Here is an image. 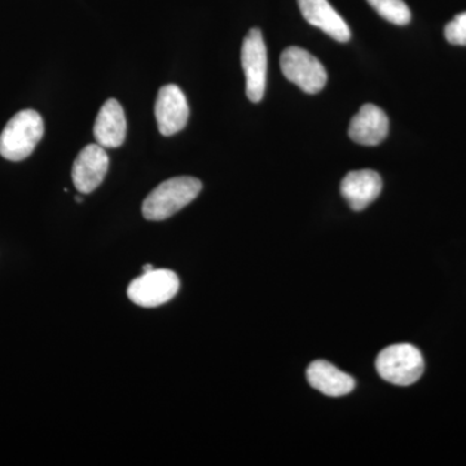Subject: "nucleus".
Instances as JSON below:
<instances>
[{"instance_id":"1","label":"nucleus","mask_w":466,"mask_h":466,"mask_svg":"<svg viewBox=\"0 0 466 466\" xmlns=\"http://www.w3.org/2000/svg\"><path fill=\"white\" fill-rule=\"evenodd\" d=\"M201 189L202 183L196 177H171L147 196L142 207L143 217L152 222L167 219L191 204Z\"/></svg>"},{"instance_id":"2","label":"nucleus","mask_w":466,"mask_h":466,"mask_svg":"<svg viewBox=\"0 0 466 466\" xmlns=\"http://www.w3.org/2000/svg\"><path fill=\"white\" fill-rule=\"evenodd\" d=\"M45 125L35 110L25 109L9 119L0 134V155L8 161H23L41 142Z\"/></svg>"},{"instance_id":"3","label":"nucleus","mask_w":466,"mask_h":466,"mask_svg":"<svg viewBox=\"0 0 466 466\" xmlns=\"http://www.w3.org/2000/svg\"><path fill=\"white\" fill-rule=\"evenodd\" d=\"M376 370L385 381L398 386L413 385L424 375V357L415 346L398 343L380 352Z\"/></svg>"},{"instance_id":"4","label":"nucleus","mask_w":466,"mask_h":466,"mask_svg":"<svg viewBox=\"0 0 466 466\" xmlns=\"http://www.w3.org/2000/svg\"><path fill=\"white\" fill-rule=\"evenodd\" d=\"M280 66L285 78L299 86L306 94H318L327 84L328 76L323 64L303 48H287L281 54Z\"/></svg>"},{"instance_id":"5","label":"nucleus","mask_w":466,"mask_h":466,"mask_svg":"<svg viewBox=\"0 0 466 466\" xmlns=\"http://www.w3.org/2000/svg\"><path fill=\"white\" fill-rule=\"evenodd\" d=\"M180 281L170 269H152L144 272L128 285L127 296L135 305L157 308L174 299L179 291Z\"/></svg>"},{"instance_id":"6","label":"nucleus","mask_w":466,"mask_h":466,"mask_svg":"<svg viewBox=\"0 0 466 466\" xmlns=\"http://www.w3.org/2000/svg\"><path fill=\"white\" fill-rule=\"evenodd\" d=\"M241 64L247 79V96L259 103L265 96L267 84V48L262 32L251 29L242 43Z\"/></svg>"},{"instance_id":"7","label":"nucleus","mask_w":466,"mask_h":466,"mask_svg":"<svg viewBox=\"0 0 466 466\" xmlns=\"http://www.w3.org/2000/svg\"><path fill=\"white\" fill-rule=\"evenodd\" d=\"M155 116L159 133L164 137H171L186 127L189 106L179 86L167 85L161 87L155 104Z\"/></svg>"},{"instance_id":"8","label":"nucleus","mask_w":466,"mask_h":466,"mask_svg":"<svg viewBox=\"0 0 466 466\" xmlns=\"http://www.w3.org/2000/svg\"><path fill=\"white\" fill-rule=\"evenodd\" d=\"M109 157L99 144H88L76 156L72 168V179L79 193L94 192L108 173Z\"/></svg>"},{"instance_id":"9","label":"nucleus","mask_w":466,"mask_h":466,"mask_svg":"<svg viewBox=\"0 0 466 466\" xmlns=\"http://www.w3.org/2000/svg\"><path fill=\"white\" fill-rule=\"evenodd\" d=\"M389 133V119L375 104H366L350 122L349 137L361 146H379Z\"/></svg>"},{"instance_id":"10","label":"nucleus","mask_w":466,"mask_h":466,"mask_svg":"<svg viewBox=\"0 0 466 466\" xmlns=\"http://www.w3.org/2000/svg\"><path fill=\"white\" fill-rule=\"evenodd\" d=\"M303 17L312 26L323 30L334 41L346 43L351 38V30L339 12L328 0H297Z\"/></svg>"},{"instance_id":"11","label":"nucleus","mask_w":466,"mask_h":466,"mask_svg":"<svg viewBox=\"0 0 466 466\" xmlns=\"http://www.w3.org/2000/svg\"><path fill=\"white\" fill-rule=\"evenodd\" d=\"M381 191V177L373 170L351 171L343 177L341 183V195L355 211L370 207Z\"/></svg>"},{"instance_id":"12","label":"nucleus","mask_w":466,"mask_h":466,"mask_svg":"<svg viewBox=\"0 0 466 466\" xmlns=\"http://www.w3.org/2000/svg\"><path fill=\"white\" fill-rule=\"evenodd\" d=\"M126 116L124 108L116 99L106 100L100 108L94 125V137L104 148H118L125 142Z\"/></svg>"},{"instance_id":"13","label":"nucleus","mask_w":466,"mask_h":466,"mask_svg":"<svg viewBox=\"0 0 466 466\" xmlns=\"http://www.w3.org/2000/svg\"><path fill=\"white\" fill-rule=\"evenodd\" d=\"M308 381L328 397L348 395L355 389V380L327 360H317L308 368Z\"/></svg>"},{"instance_id":"14","label":"nucleus","mask_w":466,"mask_h":466,"mask_svg":"<svg viewBox=\"0 0 466 466\" xmlns=\"http://www.w3.org/2000/svg\"><path fill=\"white\" fill-rule=\"evenodd\" d=\"M377 14L394 25H407L412 15L404 0H367Z\"/></svg>"},{"instance_id":"15","label":"nucleus","mask_w":466,"mask_h":466,"mask_svg":"<svg viewBox=\"0 0 466 466\" xmlns=\"http://www.w3.org/2000/svg\"><path fill=\"white\" fill-rule=\"evenodd\" d=\"M444 36L451 45L466 46V12L458 15L447 24Z\"/></svg>"},{"instance_id":"16","label":"nucleus","mask_w":466,"mask_h":466,"mask_svg":"<svg viewBox=\"0 0 466 466\" xmlns=\"http://www.w3.org/2000/svg\"><path fill=\"white\" fill-rule=\"evenodd\" d=\"M152 269H155V268H153L152 265H144L143 266L144 272H149V271H152Z\"/></svg>"},{"instance_id":"17","label":"nucleus","mask_w":466,"mask_h":466,"mask_svg":"<svg viewBox=\"0 0 466 466\" xmlns=\"http://www.w3.org/2000/svg\"><path fill=\"white\" fill-rule=\"evenodd\" d=\"M76 202H82V201H84V200H82L81 196H76Z\"/></svg>"}]
</instances>
